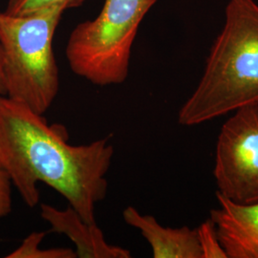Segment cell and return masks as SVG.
I'll use <instances>...</instances> for the list:
<instances>
[{
  "label": "cell",
  "mask_w": 258,
  "mask_h": 258,
  "mask_svg": "<svg viewBox=\"0 0 258 258\" xmlns=\"http://www.w3.org/2000/svg\"><path fill=\"white\" fill-rule=\"evenodd\" d=\"M113 156L110 137L69 145L63 126L50 125L43 115L0 95V168L30 208L39 202L37 185L44 183L84 221L95 224L96 207L107 194Z\"/></svg>",
  "instance_id": "cell-1"
},
{
  "label": "cell",
  "mask_w": 258,
  "mask_h": 258,
  "mask_svg": "<svg viewBox=\"0 0 258 258\" xmlns=\"http://www.w3.org/2000/svg\"><path fill=\"white\" fill-rule=\"evenodd\" d=\"M258 104V4L230 0L225 22L207 57L203 76L178 113L194 126Z\"/></svg>",
  "instance_id": "cell-2"
},
{
  "label": "cell",
  "mask_w": 258,
  "mask_h": 258,
  "mask_svg": "<svg viewBox=\"0 0 258 258\" xmlns=\"http://www.w3.org/2000/svg\"><path fill=\"white\" fill-rule=\"evenodd\" d=\"M66 11L56 5L27 16L0 13V52L6 96L43 115L59 90L53 40Z\"/></svg>",
  "instance_id": "cell-3"
},
{
  "label": "cell",
  "mask_w": 258,
  "mask_h": 258,
  "mask_svg": "<svg viewBox=\"0 0 258 258\" xmlns=\"http://www.w3.org/2000/svg\"><path fill=\"white\" fill-rule=\"evenodd\" d=\"M158 0H104L100 14L72 30L65 55L74 74L98 86L124 83L139 27Z\"/></svg>",
  "instance_id": "cell-4"
},
{
  "label": "cell",
  "mask_w": 258,
  "mask_h": 258,
  "mask_svg": "<svg viewBox=\"0 0 258 258\" xmlns=\"http://www.w3.org/2000/svg\"><path fill=\"white\" fill-rule=\"evenodd\" d=\"M213 175L217 194L232 203L258 204V104L234 111L222 125Z\"/></svg>",
  "instance_id": "cell-5"
},
{
  "label": "cell",
  "mask_w": 258,
  "mask_h": 258,
  "mask_svg": "<svg viewBox=\"0 0 258 258\" xmlns=\"http://www.w3.org/2000/svg\"><path fill=\"white\" fill-rule=\"evenodd\" d=\"M219 207L211 211L218 238L229 258H258V204L241 206L216 192Z\"/></svg>",
  "instance_id": "cell-6"
},
{
  "label": "cell",
  "mask_w": 258,
  "mask_h": 258,
  "mask_svg": "<svg viewBox=\"0 0 258 258\" xmlns=\"http://www.w3.org/2000/svg\"><path fill=\"white\" fill-rule=\"evenodd\" d=\"M40 216L51 226V232L64 234L74 243L77 257H131L128 249L107 243L97 223L84 221L70 206L66 210H58L49 204L42 203Z\"/></svg>",
  "instance_id": "cell-7"
},
{
  "label": "cell",
  "mask_w": 258,
  "mask_h": 258,
  "mask_svg": "<svg viewBox=\"0 0 258 258\" xmlns=\"http://www.w3.org/2000/svg\"><path fill=\"white\" fill-rule=\"evenodd\" d=\"M122 217L148 241L153 257L203 258L197 229L163 227L154 216L142 214L133 207L125 208Z\"/></svg>",
  "instance_id": "cell-8"
},
{
  "label": "cell",
  "mask_w": 258,
  "mask_h": 258,
  "mask_svg": "<svg viewBox=\"0 0 258 258\" xmlns=\"http://www.w3.org/2000/svg\"><path fill=\"white\" fill-rule=\"evenodd\" d=\"M46 235L45 231H33L19 248L8 254L7 258H77L75 249L69 248L39 249Z\"/></svg>",
  "instance_id": "cell-9"
},
{
  "label": "cell",
  "mask_w": 258,
  "mask_h": 258,
  "mask_svg": "<svg viewBox=\"0 0 258 258\" xmlns=\"http://www.w3.org/2000/svg\"><path fill=\"white\" fill-rule=\"evenodd\" d=\"M85 0H8L6 13L10 16H27L56 5H63L66 10L78 8Z\"/></svg>",
  "instance_id": "cell-10"
},
{
  "label": "cell",
  "mask_w": 258,
  "mask_h": 258,
  "mask_svg": "<svg viewBox=\"0 0 258 258\" xmlns=\"http://www.w3.org/2000/svg\"><path fill=\"white\" fill-rule=\"evenodd\" d=\"M203 258H227L228 254L218 238L215 224L210 218L197 229ZM229 258V257H228Z\"/></svg>",
  "instance_id": "cell-11"
},
{
  "label": "cell",
  "mask_w": 258,
  "mask_h": 258,
  "mask_svg": "<svg viewBox=\"0 0 258 258\" xmlns=\"http://www.w3.org/2000/svg\"><path fill=\"white\" fill-rule=\"evenodd\" d=\"M12 186L9 175L0 168V218L7 216L12 212Z\"/></svg>",
  "instance_id": "cell-12"
},
{
  "label": "cell",
  "mask_w": 258,
  "mask_h": 258,
  "mask_svg": "<svg viewBox=\"0 0 258 258\" xmlns=\"http://www.w3.org/2000/svg\"><path fill=\"white\" fill-rule=\"evenodd\" d=\"M0 95L6 96V89H5V83H4V78H3V72H2V64H1V52H0Z\"/></svg>",
  "instance_id": "cell-13"
}]
</instances>
